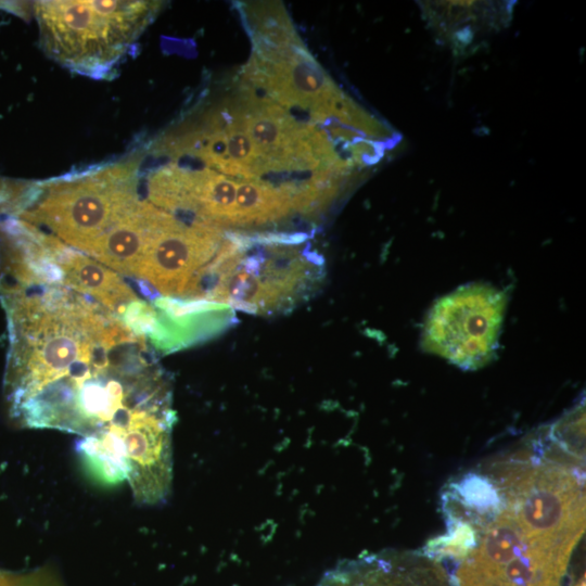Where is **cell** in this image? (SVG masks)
<instances>
[{
  "label": "cell",
  "mask_w": 586,
  "mask_h": 586,
  "mask_svg": "<svg viewBox=\"0 0 586 586\" xmlns=\"http://www.w3.org/2000/svg\"><path fill=\"white\" fill-rule=\"evenodd\" d=\"M155 1H36L40 43L73 72L107 78L152 21Z\"/></svg>",
  "instance_id": "cell-1"
},
{
  "label": "cell",
  "mask_w": 586,
  "mask_h": 586,
  "mask_svg": "<svg viewBox=\"0 0 586 586\" xmlns=\"http://www.w3.org/2000/svg\"><path fill=\"white\" fill-rule=\"evenodd\" d=\"M135 161L59 179L15 209L79 252L103 235L138 200Z\"/></svg>",
  "instance_id": "cell-2"
},
{
  "label": "cell",
  "mask_w": 586,
  "mask_h": 586,
  "mask_svg": "<svg viewBox=\"0 0 586 586\" xmlns=\"http://www.w3.org/2000/svg\"><path fill=\"white\" fill-rule=\"evenodd\" d=\"M500 486L528 548L569 561L585 526L582 475L559 462L509 466Z\"/></svg>",
  "instance_id": "cell-3"
},
{
  "label": "cell",
  "mask_w": 586,
  "mask_h": 586,
  "mask_svg": "<svg viewBox=\"0 0 586 586\" xmlns=\"http://www.w3.org/2000/svg\"><path fill=\"white\" fill-rule=\"evenodd\" d=\"M506 300L488 285L462 288L431 309L423 332L428 352L468 369L485 365L494 355Z\"/></svg>",
  "instance_id": "cell-4"
},
{
  "label": "cell",
  "mask_w": 586,
  "mask_h": 586,
  "mask_svg": "<svg viewBox=\"0 0 586 586\" xmlns=\"http://www.w3.org/2000/svg\"><path fill=\"white\" fill-rule=\"evenodd\" d=\"M254 53L245 76L282 107L307 111L324 123L342 93L303 47L295 31L253 38Z\"/></svg>",
  "instance_id": "cell-5"
},
{
  "label": "cell",
  "mask_w": 586,
  "mask_h": 586,
  "mask_svg": "<svg viewBox=\"0 0 586 586\" xmlns=\"http://www.w3.org/2000/svg\"><path fill=\"white\" fill-rule=\"evenodd\" d=\"M222 241L221 228L180 221L151 243L136 277L151 283L163 296L179 297L192 276L215 256Z\"/></svg>",
  "instance_id": "cell-6"
},
{
  "label": "cell",
  "mask_w": 586,
  "mask_h": 586,
  "mask_svg": "<svg viewBox=\"0 0 586 586\" xmlns=\"http://www.w3.org/2000/svg\"><path fill=\"white\" fill-rule=\"evenodd\" d=\"M180 221L150 202L138 200L85 254L122 275L136 277L151 243Z\"/></svg>",
  "instance_id": "cell-7"
},
{
  "label": "cell",
  "mask_w": 586,
  "mask_h": 586,
  "mask_svg": "<svg viewBox=\"0 0 586 586\" xmlns=\"http://www.w3.org/2000/svg\"><path fill=\"white\" fill-rule=\"evenodd\" d=\"M156 327L149 336L164 353L182 349L205 341L231 327L233 308L200 298L162 296L153 301Z\"/></svg>",
  "instance_id": "cell-8"
},
{
  "label": "cell",
  "mask_w": 586,
  "mask_h": 586,
  "mask_svg": "<svg viewBox=\"0 0 586 586\" xmlns=\"http://www.w3.org/2000/svg\"><path fill=\"white\" fill-rule=\"evenodd\" d=\"M259 244V243H258ZM257 279L262 289L259 315L291 308L320 278L319 256L294 245L262 244Z\"/></svg>",
  "instance_id": "cell-9"
},
{
  "label": "cell",
  "mask_w": 586,
  "mask_h": 586,
  "mask_svg": "<svg viewBox=\"0 0 586 586\" xmlns=\"http://www.w3.org/2000/svg\"><path fill=\"white\" fill-rule=\"evenodd\" d=\"M44 242L63 270V284L76 292L89 294L117 318L130 302L138 298L125 281L106 266L75 249L66 247L50 234H46Z\"/></svg>",
  "instance_id": "cell-10"
},
{
  "label": "cell",
  "mask_w": 586,
  "mask_h": 586,
  "mask_svg": "<svg viewBox=\"0 0 586 586\" xmlns=\"http://www.w3.org/2000/svg\"><path fill=\"white\" fill-rule=\"evenodd\" d=\"M528 549L526 538L514 515L504 509L487 526L471 556L459 573L494 574Z\"/></svg>",
  "instance_id": "cell-11"
},
{
  "label": "cell",
  "mask_w": 586,
  "mask_h": 586,
  "mask_svg": "<svg viewBox=\"0 0 586 586\" xmlns=\"http://www.w3.org/2000/svg\"><path fill=\"white\" fill-rule=\"evenodd\" d=\"M292 209L288 194L270 183L243 179L237 183L234 226L276 221Z\"/></svg>",
  "instance_id": "cell-12"
},
{
  "label": "cell",
  "mask_w": 586,
  "mask_h": 586,
  "mask_svg": "<svg viewBox=\"0 0 586 586\" xmlns=\"http://www.w3.org/2000/svg\"><path fill=\"white\" fill-rule=\"evenodd\" d=\"M444 498L457 502L470 518L498 515L506 508L505 495L499 485L483 474L469 472L453 482Z\"/></svg>",
  "instance_id": "cell-13"
},
{
  "label": "cell",
  "mask_w": 586,
  "mask_h": 586,
  "mask_svg": "<svg viewBox=\"0 0 586 586\" xmlns=\"http://www.w3.org/2000/svg\"><path fill=\"white\" fill-rule=\"evenodd\" d=\"M447 532L431 539L425 546V553L436 559L449 557L466 559L476 548L477 530L471 522L456 518H446Z\"/></svg>",
  "instance_id": "cell-14"
},
{
  "label": "cell",
  "mask_w": 586,
  "mask_h": 586,
  "mask_svg": "<svg viewBox=\"0 0 586 586\" xmlns=\"http://www.w3.org/2000/svg\"><path fill=\"white\" fill-rule=\"evenodd\" d=\"M560 581L561 579H552V581L545 582L538 586H561Z\"/></svg>",
  "instance_id": "cell-15"
}]
</instances>
